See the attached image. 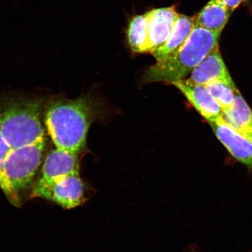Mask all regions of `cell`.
Returning a JSON list of instances; mask_svg holds the SVG:
<instances>
[{
  "label": "cell",
  "mask_w": 252,
  "mask_h": 252,
  "mask_svg": "<svg viewBox=\"0 0 252 252\" xmlns=\"http://www.w3.org/2000/svg\"><path fill=\"white\" fill-rule=\"evenodd\" d=\"M129 45L134 52H149V24L146 14L131 19L127 30Z\"/></svg>",
  "instance_id": "cell-13"
},
{
  "label": "cell",
  "mask_w": 252,
  "mask_h": 252,
  "mask_svg": "<svg viewBox=\"0 0 252 252\" xmlns=\"http://www.w3.org/2000/svg\"><path fill=\"white\" fill-rule=\"evenodd\" d=\"M223 119L238 133L252 141V111L239 91L233 105L223 112Z\"/></svg>",
  "instance_id": "cell-11"
},
{
  "label": "cell",
  "mask_w": 252,
  "mask_h": 252,
  "mask_svg": "<svg viewBox=\"0 0 252 252\" xmlns=\"http://www.w3.org/2000/svg\"><path fill=\"white\" fill-rule=\"evenodd\" d=\"M42 171L33 186L31 196L38 198L42 191L66 176L80 174L79 155L56 148L44 160Z\"/></svg>",
  "instance_id": "cell-4"
},
{
  "label": "cell",
  "mask_w": 252,
  "mask_h": 252,
  "mask_svg": "<svg viewBox=\"0 0 252 252\" xmlns=\"http://www.w3.org/2000/svg\"><path fill=\"white\" fill-rule=\"evenodd\" d=\"M206 87L220 104L223 112L231 108L234 104L236 94L238 91L235 85L214 81Z\"/></svg>",
  "instance_id": "cell-14"
},
{
  "label": "cell",
  "mask_w": 252,
  "mask_h": 252,
  "mask_svg": "<svg viewBox=\"0 0 252 252\" xmlns=\"http://www.w3.org/2000/svg\"><path fill=\"white\" fill-rule=\"evenodd\" d=\"M210 125L216 137L232 157L252 169V141L238 133L223 118Z\"/></svg>",
  "instance_id": "cell-8"
},
{
  "label": "cell",
  "mask_w": 252,
  "mask_h": 252,
  "mask_svg": "<svg viewBox=\"0 0 252 252\" xmlns=\"http://www.w3.org/2000/svg\"><path fill=\"white\" fill-rule=\"evenodd\" d=\"M231 12H234L246 0H220Z\"/></svg>",
  "instance_id": "cell-16"
},
{
  "label": "cell",
  "mask_w": 252,
  "mask_h": 252,
  "mask_svg": "<svg viewBox=\"0 0 252 252\" xmlns=\"http://www.w3.org/2000/svg\"><path fill=\"white\" fill-rule=\"evenodd\" d=\"M99 109L89 96L56 98L49 103L44 121L56 148L80 156L86 149L88 130Z\"/></svg>",
  "instance_id": "cell-2"
},
{
  "label": "cell",
  "mask_w": 252,
  "mask_h": 252,
  "mask_svg": "<svg viewBox=\"0 0 252 252\" xmlns=\"http://www.w3.org/2000/svg\"><path fill=\"white\" fill-rule=\"evenodd\" d=\"M190 75L186 80L193 84L206 86L212 82L220 81L235 85L220 55L219 47L208 55Z\"/></svg>",
  "instance_id": "cell-9"
},
{
  "label": "cell",
  "mask_w": 252,
  "mask_h": 252,
  "mask_svg": "<svg viewBox=\"0 0 252 252\" xmlns=\"http://www.w3.org/2000/svg\"><path fill=\"white\" fill-rule=\"evenodd\" d=\"M194 27V18L179 14L174 28L166 43L153 53L157 62L162 61L185 45Z\"/></svg>",
  "instance_id": "cell-10"
},
{
  "label": "cell",
  "mask_w": 252,
  "mask_h": 252,
  "mask_svg": "<svg viewBox=\"0 0 252 252\" xmlns=\"http://www.w3.org/2000/svg\"><path fill=\"white\" fill-rule=\"evenodd\" d=\"M149 24V52L153 54L168 40L179 14L174 6L154 9L146 14Z\"/></svg>",
  "instance_id": "cell-7"
},
{
  "label": "cell",
  "mask_w": 252,
  "mask_h": 252,
  "mask_svg": "<svg viewBox=\"0 0 252 252\" xmlns=\"http://www.w3.org/2000/svg\"><path fill=\"white\" fill-rule=\"evenodd\" d=\"M38 198L52 201L66 209H74L86 200L84 183L80 174L66 176L42 191Z\"/></svg>",
  "instance_id": "cell-6"
},
{
  "label": "cell",
  "mask_w": 252,
  "mask_h": 252,
  "mask_svg": "<svg viewBox=\"0 0 252 252\" xmlns=\"http://www.w3.org/2000/svg\"><path fill=\"white\" fill-rule=\"evenodd\" d=\"M191 252H197L196 251H192Z\"/></svg>",
  "instance_id": "cell-17"
},
{
  "label": "cell",
  "mask_w": 252,
  "mask_h": 252,
  "mask_svg": "<svg viewBox=\"0 0 252 252\" xmlns=\"http://www.w3.org/2000/svg\"><path fill=\"white\" fill-rule=\"evenodd\" d=\"M220 33L194 26L181 49L147 69L143 75L144 83L171 84L184 80L208 55L219 47Z\"/></svg>",
  "instance_id": "cell-3"
},
{
  "label": "cell",
  "mask_w": 252,
  "mask_h": 252,
  "mask_svg": "<svg viewBox=\"0 0 252 252\" xmlns=\"http://www.w3.org/2000/svg\"><path fill=\"white\" fill-rule=\"evenodd\" d=\"M231 14L220 0H210L199 13L193 17L194 25L221 33Z\"/></svg>",
  "instance_id": "cell-12"
},
{
  "label": "cell",
  "mask_w": 252,
  "mask_h": 252,
  "mask_svg": "<svg viewBox=\"0 0 252 252\" xmlns=\"http://www.w3.org/2000/svg\"><path fill=\"white\" fill-rule=\"evenodd\" d=\"M6 159V151L4 143H3L1 131H0V188L4 191L6 196L9 198V200L14 204H18L19 202L18 198L14 193L13 191L4 177L3 174L2 168Z\"/></svg>",
  "instance_id": "cell-15"
},
{
  "label": "cell",
  "mask_w": 252,
  "mask_h": 252,
  "mask_svg": "<svg viewBox=\"0 0 252 252\" xmlns=\"http://www.w3.org/2000/svg\"><path fill=\"white\" fill-rule=\"evenodd\" d=\"M42 100L27 97L0 99V131L11 153L3 173L15 194L30 187L42 163Z\"/></svg>",
  "instance_id": "cell-1"
},
{
  "label": "cell",
  "mask_w": 252,
  "mask_h": 252,
  "mask_svg": "<svg viewBox=\"0 0 252 252\" xmlns=\"http://www.w3.org/2000/svg\"><path fill=\"white\" fill-rule=\"evenodd\" d=\"M189 102L210 124L223 118V111L206 86L193 84L184 79L172 83Z\"/></svg>",
  "instance_id": "cell-5"
}]
</instances>
